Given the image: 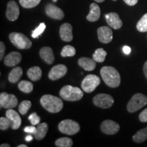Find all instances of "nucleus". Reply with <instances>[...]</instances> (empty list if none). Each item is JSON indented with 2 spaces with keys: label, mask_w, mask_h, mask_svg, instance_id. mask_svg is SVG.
I'll return each mask as SVG.
<instances>
[{
  "label": "nucleus",
  "mask_w": 147,
  "mask_h": 147,
  "mask_svg": "<svg viewBox=\"0 0 147 147\" xmlns=\"http://www.w3.org/2000/svg\"><path fill=\"white\" fill-rule=\"evenodd\" d=\"M46 29V25L45 23H40L37 28L32 32V36L33 38H38L40 35H41Z\"/></svg>",
  "instance_id": "473e14b6"
},
{
  "label": "nucleus",
  "mask_w": 147,
  "mask_h": 147,
  "mask_svg": "<svg viewBox=\"0 0 147 147\" xmlns=\"http://www.w3.org/2000/svg\"><path fill=\"white\" fill-rule=\"evenodd\" d=\"M147 104V97L142 93L134 95L127 106V110L129 113H135L144 107Z\"/></svg>",
  "instance_id": "39448f33"
},
{
  "label": "nucleus",
  "mask_w": 147,
  "mask_h": 147,
  "mask_svg": "<svg viewBox=\"0 0 147 147\" xmlns=\"http://www.w3.org/2000/svg\"><path fill=\"white\" fill-rule=\"evenodd\" d=\"M105 18L108 25L115 29H120L123 25V22L119 17V15L116 12H110L106 14Z\"/></svg>",
  "instance_id": "dca6fc26"
},
{
  "label": "nucleus",
  "mask_w": 147,
  "mask_h": 147,
  "mask_svg": "<svg viewBox=\"0 0 147 147\" xmlns=\"http://www.w3.org/2000/svg\"><path fill=\"white\" fill-rule=\"evenodd\" d=\"M100 74L104 82L108 87L117 88L120 85V74L115 67L111 66H104L101 69Z\"/></svg>",
  "instance_id": "f257e3e1"
},
{
  "label": "nucleus",
  "mask_w": 147,
  "mask_h": 147,
  "mask_svg": "<svg viewBox=\"0 0 147 147\" xmlns=\"http://www.w3.org/2000/svg\"><path fill=\"white\" fill-rule=\"evenodd\" d=\"M146 140H147V127L140 129L133 136V140L137 143H142Z\"/></svg>",
  "instance_id": "393cba45"
},
{
  "label": "nucleus",
  "mask_w": 147,
  "mask_h": 147,
  "mask_svg": "<svg viewBox=\"0 0 147 147\" xmlns=\"http://www.w3.org/2000/svg\"><path fill=\"white\" fill-rule=\"evenodd\" d=\"M31 106H32V102L29 100L23 101L21 104H19L18 106V111L21 115H26L28 110L30 109Z\"/></svg>",
  "instance_id": "2f4dec72"
},
{
  "label": "nucleus",
  "mask_w": 147,
  "mask_h": 147,
  "mask_svg": "<svg viewBox=\"0 0 147 147\" xmlns=\"http://www.w3.org/2000/svg\"><path fill=\"white\" fill-rule=\"evenodd\" d=\"M40 56L46 63L49 64V65L53 63V62L55 61V56L53 54V51L50 47H42L40 51Z\"/></svg>",
  "instance_id": "6ab92c4d"
},
{
  "label": "nucleus",
  "mask_w": 147,
  "mask_h": 147,
  "mask_svg": "<svg viewBox=\"0 0 147 147\" xmlns=\"http://www.w3.org/2000/svg\"><path fill=\"white\" fill-rule=\"evenodd\" d=\"M23 75V69L21 67H14L11 70L8 75V80L11 83H16Z\"/></svg>",
  "instance_id": "b1692460"
},
{
  "label": "nucleus",
  "mask_w": 147,
  "mask_h": 147,
  "mask_svg": "<svg viewBox=\"0 0 147 147\" xmlns=\"http://www.w3.org/2000/svg\"><path fill=\"white\" fill-rule=\"evenodd\" d=\"M20 14L18 5L14 1H10L7 4V10L5 12L6 18L9 21H14L18 19Z\"/></svg>",
  "instance_id": "ddd939ff"
},
{
  "label": "nucleus",
  "mask_w": 147,
  "mask_h": 147,
  "mask_svg": "<svg viewBox=\"0 0 147 147\" xmlns=\"http://www.w3.org/2000/svg\"><path fill=\"white\" fill-rule=\"evenodd\" d=\"M136 28L140 32H147V13L145 14L138 22Z\"/></svg>",
  "instance_id": "7c9ffc66"
},
{
  "label": "nucleus",
  "mask_w": 147,
  "mask_h": 147,
  "mask_svg": "<svg viewBox=\"0 0 147 147\" xmlns=\"http://www.w3.org/2000/svg\"><path fill=\"white\" fill-rule=\"evenodd\" d=\"M83 92L78 87L71 85H65L59 91V95L62 99L69 102H76L81 100L83 97Z\"/></svg>",
  "instance_id": "7ed1b4c3"
},
{
  "label": "nucleus",
  "mask_w": 147,
  "mask_h": 147,
  "mask_svg": "<svg viewBox=\"0 0 147 147\" xmlns=\"http://www.w3.org/2000/svg\"><path fill=\"white\" fill-rule=\"evenodd\" d=\"M29 120L31 121L32 125H38L40 122V117L37 113H34L29 116Z\"/></svg>",
  "instance_id": "f704fd0d"
},
{
  "label": "nucleus",
  "mask_w": 147,
  "mask_h": 147,
  "mask_svg": "<svg viewBox=\"0 0 147 147\" xmlns=\"http://www.w3.org/2000/svg\"><path fill=\"white\" fill-rule=\"evenodd\" d=\"M58 129L62 134L67 135H74L80 131V127L76 121L71 119H65L59 123Z\"/></svg>",
  "instance_id": "423d86ee"
},
{
  "label": "nucleus",
  "mask_w": 147,
  "mask_h": 147,
  "mask_svg": "<svg viewBox=\"0 0 147 147\" xmlns=\"http://www.w3.org/2000/svg\"><path fill=\"white\" fill-rule=\"evenodd\" d=\"M124 1L127 5H129V6H133L136 4L138 0H124Z\"/></svg>",
  "instance_id": "58836bf2"
},
{
  "label": "nucleus",
  "mask_w": 147,
  "mask_h": 147,
  "mask_svg": "<svg viewBox=\"0 0 147 147\" xmlns=\"http://www.w3.org/2000/svg\"><path fill=\"white\" fill-rule=\"evenodd\" d=\"M40 104L51 113H57L63 109V103L59 97L52 95H45L40 99Z\"/></svg>",
  "instance_id": "f03ea898"
},
{
  "label": "nucleus",
  "mask_w": 147,
  "mask_h": 147,
  "mask_svg": "<svg viewBox=\"0 0 147 147\" xmlns=\"http://www.w3.org/2000/svg\"><path fill=\"white\" fill-rule=\"evenodd\" d=\"M18 147H27V146L25 144H19L18 146Z\"/></svg>",
  "instance_id": "a18cd8bd"
},
{
  "label": "nucleus",
  "mask_w": 147,
  "mask_h": 147,
  "mask_svg": "<svg viewBox=\"0 0 147 147\" xmlns=\"http://www.w3.org/2000/svg\"><path fill=\"white\" fill-rule=\"evenodd\" d=\"M76 55V49L75 48L70 45H66L63 48L61 55L63 57H74Z\"/></svg>",
  "instance_id": "c85d7f7f"
},
{
  "label": "nucleus",
  "mask_w": 147,
  "mask_h": 147,
  "mask_svg": "<svg viewBox=\"0 0 147 147\" xmlns=\"http://www.w3.org/2000/svg\"><path fill=\"white\" fill-rule=\"evenodd\" d=\"M36 128L37 131L34 134V137L38 140H40L43 139L47 135L48 129H49V126L47 123H42L38 124Z\"/></svg>",
  "instance_id": "4be33fe9"
},
{
  "label": "nucleus",
  "mask_w": 147,
  "mask_h": 147,
  "mask_svg": "<svg viewBox=\"0 0 147 147\" xmlns=\"http://www.w3.org/2000/svg\"><path fill=\"white\" fill-rule=\"evenodd\" d=\"M5 116L11 122V128L12 129H17L21 127V119L17 112L12 108L8 109L5 113Z\"/></svg>",
  "instance_id": "2eb2a0df"
},
{
  "label": "nucleus",
  "mask_w": 147,
  "mask_h": 147,
  "mask_svg": "<svg viewBox=\"0 0 147 147\" xmlns=\"http://www.w3.org/2000/svg\"><path fill=\"white\" fill-rule=\"evenodd\" d=\"M93 59L81 57L78 61V65L86 71H92L96 67V63Z\"/></svg>",
  "instance_id": "412c9836"
},
{
  "label": "nucleus",
  "mask_w": 147,
  "mask_h": 147,
  "mask_svg": "<svg viewBox=\"0 0 147 147\" xmlns=\"http://www.w3.org/2000/svg\"><path fill=\"white\" fill-rule=\"evenodd\" d=\"M41 0H19L20 4L25 8H33L38 5Z\"/></svg>",
  "instance_id": "c756f323"
},
{
  "label": "nucleus",
  "mask_w": 147,
  "mask_h": 147,
  "mask_svg": "<svg viewBox=\"0 0 147 147\" xmlns=\"http://www.w3.org/2000/svg\"><path fill=\"white\" fill-rule=\"evenodd\" d=\"M9 39L14 46L21 50L29 49L32 46V41L22 33H11L9 35Z\"/></svg>",
  "instance_id": "20e7f679"
},
{
  "label": "nucleus",
  "mask_w": 147,
  "mask_h": 147,
  "mask_svg": "<svg viewBox=\"0 0 147 147\" xmlns=\"http://www.w3.org/2000/svg\"><path fill=\"white\" fill-rule=\"evenodd\" d=\"M59 35L61 39L64 42H71L73 39L72 26L69 23H63L60 27Z\"/></svg>",
  "instance_id": "f3484780"
},
{
  "label": "nucleus",
  "mask_w": 147,
  "mask_h": 147,
  "mask_svg": "<svg viewBox=\"0 0 147 147\" xmlns=\"http://www.w3.org/2000/svg\"><path fill=\"white\" fill-rule=\"evenodd\" d=\"M22 60L21 53L16 51L11 52L4 59V64L8 67H14L20 63Z\"/></svg>",
  "instance_id": "a211bd4d"
},
{
  "label": "nucleus",
  "mask_w": 147,
  "mask_h": 147,
  "mask_svg": "<svg viewBox=\"0 0 147 147\" xmlns=\"http://www.w3.org/2000/svg\"><path fill=\"white\" fill-rule=\"evenodd\" d=\"M93 102L94 105L99 108H109L113 105L114 99L111 95L105 93H100L93 97Z\"/></svg>",
  "instance_id": "6e6552de"
},
{
  "label": "nucleus",
  "mask_w": 147,
  "mask_h": 147,
  "mask_svg": "<svg viewBox=\"0 0 147 147\" xmlns=\"http://www.w3.org/2000/svg\"><path fill=\"white\" fill-rule=\"evenodd\" d=\"M32 140H33V137L30 135L27 136L25 137V140H26L27 142H30V141H32Z\"/></svg>",
  "instance_id": "79ce46f5"
},
{
  "label": "nucleus",
  "mask_w": 147,
  "mask_h": 147,
  "mask_svg": "<svg viewBox=\"0 0 147 147\" xmlns=\"http://www.w3.org/2000/svg\"><path fill=\"white\" fill-rule=\"evenodd\" d=\"M18 104V99L14 95L8 94L3 92L0 94V105L7 109H10L16 107Z\"/></svg>",
  "instance_id": "1a4fd4ad"
},
{
  "label": "nucleus",
  "mask_w": 147,
  "mask_h": 147,
  "mask_svg": "<svg viewBox=\"0 0 147 147\" xmlns=\"http://www.w3.org/2000/svg\"><path fill=\"white\" fill-rule=\"evenodd\" d=\"M42 75V69L38 66L31 67L27 71V76L32 81H38L41 78Z\"/></svg>",
  "instance_id": "5701e85b"
},
{
  "label": "nucleus",
  "mask_w": 147,
  "mask_h": 147,
  "mask_svg": "<svg viewBox=\"0 0 147 147\" xmlns=\"http://www.w3.org/2000/svg\"><path fill=\"white\" fill-rule=\"evenodd\" d=\"M24 131H25L26 133L28 134H36V132L37 131V128H36L34 127V125L32 126H27L25 127V129H24Z\"/></svg>",
  "instance_id": "e433bc0d"
},
{
  "label": "nucleus",
  "mask_w": 147,
  "mask_h": 147,
  "mask_svg": "<svg viewBox=\"0 0 147 147\" xmlns=\"http://www.w3.org/2000/svg\"><path fill=\"white\" fill-rule=\"evenodd\" d=\"M143 71H144V76L147 79V61L145 62L144 64V66H143Z\"/></svg>",
  "instance_id": "a19ab883"
},
{
  "label": "nucleus",
  "mask_w": 147,
  "mask_h": 147,
  "mask_svg": "<svg viewBox=\"0 0 147 147\" xmlns=\"http://www.w3.org/2000/svg\"><path fill=\"white\" fill-rule=\"evenodd\" d=\"M45 12L47 15L51 18L56 20H61L64 18L63 11L52 3H48L45 7Z\"/></svg>",
  "instance_id": "9b49d317"
},
{
  "label": "nucleus",
  "mask_w": 147,
  "mask_h": 147,
  "mask_svg": "<svg viewBox=\"0 0 147 147\" xmlns=\"http://www.w3.org/2000/svg\"><path fill=\"white\" fill-rule=\"evenodd\" d=\"M11 127V122L7 117L0 118V129L1 130H7Z\"/></svg>",
  "instance_id": "72a5a7b5"
},
{
  "label": "nucleus",
  "mask_w": 147,
  "mask_h": 147,
  "mask_svg": "<svg viewBox=\"0 0 147 147\" xmlns=\"http://www.w3.org/2000/svg\"><path fill=\"white\" fill-rule=\"evenodd\" d=\"M1 147H10V145L9 144H1V146H0Z\"/></svg>",
  "instance_id": "37998d69"
},
{
  "label": "nucleus",
  "mask_w": 147,
  "mask_h": 147,
  "mask_svg": "<svg viewBox=\"0 0 147 147\" xmlns=\"http://www.w3.org/2000/svg\"><path fill=\"white\" fill-rule=\"evenodd\" d=\"M100 78L96 75L89 74L84 77L82 81L81 87L84 92L87 93H92L100 85Z\"/></svg>",
  "instance_id": "0eeeda50"
},
{
  "label": "nucleus",
  "mask_w": 147,
  "mask_h": 147,
  "mask_svg": "<svg viewBox=\"0 0 147 147\" xmlns=\"http://www.w3.org/2000/svg\"><path fill=\"white\" fill-rule=\"evenodd\" d=\"M113 1H117V0H113Z\"/></svg>",
  "instance_id": "49530a36"
},
{
  "label": "nucleus",
  "mask_w": 147,
  "mask_h": 147,
  "mask_svg": "<svg viewBox=\"0 0 147 147\" xmlns=\"http://www.w3.org/2000/svg\"><path fill=\"white\" fill-rule=\"evenodd\" d=\"M5 51V47L4 43L3 42H0V60H2L3 57H4Z\"/></svg>",
  "instance_id": "4c0bfd02"
},
{
  "label": "nucleus",
  "mask_w": 147,
  "mask_h": 147,
  "mask_svg": "<svg viewBox=\"0 0 147 147\" xmlns=\"http://www.w3.org/2000/svg\"><path fill=\"white\" fill-rule=\"evenodd\" d=\"M94 1H96V2H97V3H102V2H104L105 0H94Z\"/></svg>",
  "instance_id": "c03bdc74"
},
{
  "label": "nucleus",
  "mask_w": 147,
  "mask_h": 147,
  "mask_svg": "<svg viewBox=\"0 0 147 147\" xmlns=\"http://www.w3.org/2000/svg\"><path fill=\"white\" fill-rule=\"evenodd\" d=\"M123 51L125 55H129L131 53V48L128 46H124L123 48Z\"/></svg>",
  "instance_id": "ea45409f"
},
{
  "label": "nucleus",
  "mask_w": 147,
  "mask_h": 147,
  "mask_svg": "<svg viewBox=\"0 0 147 147\" xmlns=\"http://www.w3.org/2000/svg\"><path fill=\"white\" fill-rule=\"evenodd\" d=\"M101 14L100 8L99 5L95 3H92L90 5L89 13L87 16V21L90 22H95L100 19Z\"/></svg>",
  "instance_id": "aec40b11"
},
{
  "label": "nucleus",
  "mask_w": 147,
  "mask_h": 147,
  "mask_svg": "<svg viewBox=\"0 0 147 147\" xmlns=\"http://www.w3.org/2000/svg\"><path fill=\"white\" fill-rule=\"evenodd\" d=\"M106 55H107V53L104 49L100 48V49H97L96 51H95V53L93 55V59H94L96 62L98 63H102L104 61L106 57Z\"/></svg>",
  "instance_id": "bb28decb"
},
{
  "label": "nucleus",
  "mask_w": 147,
  "mask_h": 147,
  "mask_svg": "<svg viewBox=\"0 0 147 147\" xmlns=\"http://www.w3.org/2000/svg\"><path fill=\"white\" fill-rule=\"evenodd\" d=\"M55 145L57 147H71L73 146V141L67 137L60 138L55 141Z\"/></svg>",
  "instance_id": "cd10ccee"
},
{
  "label": "nucleus",
  "mask_w": 147,
  "mask_h": 147,
  "mask_svg": "<svg viewBox=\"0 0 147 147\" xmlns=\"http://www.w3.org/2000/svg\"><path fill=\"white\" fill-rule=\"evenodd\" d=\"M18 87L20 91L25 93H30L34 89V85L31 82L27 80H21L18 84Z\"/></svg>",
  "instance_id": "a878e982"
},
{
  "label": "nucleus",
  "mask_w": 147,
  "mask_h": 147,
  "mask_svg": "<svg viewBox=\"0 0 147 147\" xmlns=\"http://www.w3.org/2000/svg\"><path fill=\"white\" fill-rule=\"evenodd\" d=\"M100 128L104 134H108V135H114L118 133L120 129V126L115 121L105 120L102 123Z\"/></svg>",
  "instance_id": "9d476101"
},
{
  "label": "nucleus",
  "mask_w": 147,
  "mask_h": 147,
  "mask_svg": "<svg viewBox=\"0 0 147 147\" xmlns=\"http://www.w3.org/2000/svg\"><path fill=\"white\" fill-rule=\"evenodd\" d=\"M98 39L102 43L108 44L113 40V31L110 27L103 26L99 27L97 29Z\"/></svg>",
  "instance_id": "4468645a"
},
{
  "label": "nucleus",
  "mask_w": 147,
  "mask_h": 147,
  "mask_svg": "<svg viewBox=\"0 0 147 147\" xmlns=\"http://www.w3.org/2000/svg\"><path fill=\"white\" fill-rule=\"evenodd\" d=\"M139 119L142 123L147 122V108H145L142 113L140 114Z\"/></svg>",
  "instance_id": "c9c22d12"
},
{
  "label": "nucleus",
  "mask_w": 147,
  "mask_h": 147,
  "mask_svg": "<svg viewBox=\"0 0 147 147\" xmlns=\"http://www.w3.org/2000/svg\"><path fill=\"white\" fill-rule=\"evenodd\" d=\"M67 68L65 65L59 64L52 67V69L49 71L48 76L51 80H57L63 78L67 74Z\"/></svg>",
  "instance_id": "f8f14e48"
}]
</instances>
